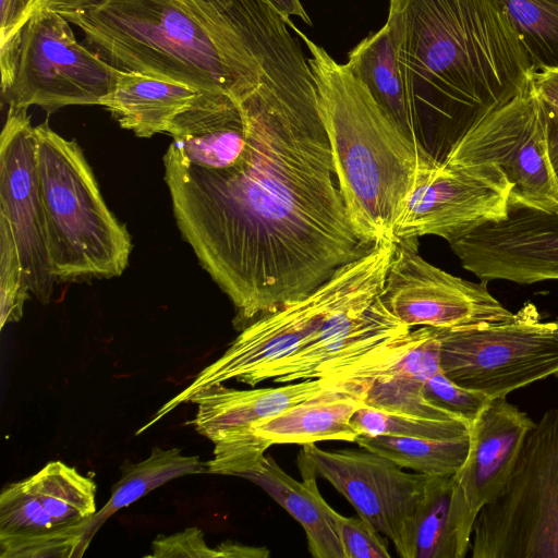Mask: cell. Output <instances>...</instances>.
<instances>
[{
    "instance_id": "2e32d148",
    "label": "cell",
    "mask_w": 558,
    "mask_h": 558,
    "mask_svg": "<svg viewBox=\"0 0 558 558\" xmlns=\"http://www.w3.org/2000/svg\"><path fill=\"white\" fill-rule=\"evenodd\" d=\"M0 215L12 229L25 279L38 301H50L54 277L39 194L36 140L27 109L9 108L0 137Z\"/></svg>"
},
{
    "instance_id": "8d00e7d4",
    "label": "cell",
    "mask_w": 558,
    "mask_h": 558,
    "mask_svg": "<svg viewBox=\"0 0 558 558\" xmlns=\"http://www.w3.org/2000/svg\"><path fill=\"white\" fill-rule=\"evenodd\" d=\"M216 549L219 557L223 558H263L269 556V551L265 547L246 546L231 541L220 543Z\"/></svg>"
},
{
    "instance_id": "83f0119b",
    "label": "cell",
    "mask_w": 558,
    "mask_h": 558,
    "mask_svg": "<svg viewBox=\"0 0 558 558\" xmlns=\"http://www.w3.org/2000/svg\"><path fill=\"white\" fill-rule=\"evenodd\" d=\"M205 471L207 464L198 456H185L180 448L154 447L147 459L123 468L121 478L113 485L108 502L96 512L95 520L101 524L119 509L130 506L165 483Z\"/></svg>"
},
{
    "instance_id": "7a4b0ae2",
    "label": "cell",
    "mask_w": 558,
    "mask_h": 558,
    "mask_svg": "<svg viewBox=\"0 0 558 558\" xmlns=\"http://www.w3.org/2000/svg\"><path fill=\"white\" fill-rule=\"evenodd\" d=\"M119 70L241 102L316 88L308 60L267 0H39Z\"/></svg>"
},
{
    "instance_id": "f546056e",
    "label": "cell",
    "mask_w": 558,
    "mask_h": 558,
    "mask_svg": "<svg viewBox=\"0 0 558 558\" xmlns=\"http://www.w3.org/2000/svg\"><path fill=\"white\" fill-rule=\"evenodd\" d=\"M360 435L421 437L434 439L459 438L469 435V425L458 418H426L388 412L363 404L351 417Z\"/></svg>"
},
{
    "instance_id": "f35d334b",
    "label": "cell",
    "mask_w": 558,
    "mask_h": 558,
    "mask_svg": "<svg viewBox=\"0 0 558 558\" xmlns=\"http://www.w3.org/2000/svg\"><path fill=\"white\" fill-rule=\"evenodd\" d=\"M550 162L558 180V117L545 109Z\"/></svg>"
},
{
    "instance_id": "484cf974",
    "label": "cell",
    "mask_w": 558,
    "mask_h": 558,
    "mask_svg": "<svg viewBox=\"0 0 558 558\" xmlns=\"http://www.w3.org/2000/svg\"><path fill=\"white\" fill-rule=\"evenodd\" d=\"M375 101L409 140V114L395 40L386 23L354 47L345 63Z\"/></svg>"
},
{
    "instance_id": "277c9868",
    "label": "cell",
    "mask_w": 558,
    "mask_h": 558,
    "mask_svg": "<svg viewBox=\"0 0 558 558\" xmlns=\"http://www.w3.org/2000/svg\"><path fill=\"white\" fill-rule=\"evenodd\" d=\"M311 57L320 117L348 217L367 245L395 241L396 223L423 158L347 64L336 62L292 23Z\"/></svg>"
},
{
    "instance_id": "4fadbf2b",
    "label": "cell",
    "mask_w": 558,
    "mask_h": 558,
    "mask_svg": "<svg viewBox=\"0 0 558 558\" xmlns=\"http://www.w3.org/2000/svg\"><path fill=\"white\" fill-rule=\"evenodd\" d=\"M511 184L492 163L429 162L420 168L395 240L436 235L448 243L509 217Z\"/></svg>"
},
{
    "instance_id": "d6986e66",
    "label": "cell",
    "mask_w": 558,
    "mask_h": 558,
    "mask_svg": "<svg viewBox=\"0 0 558 558\" xmlns=\"http://www.w3.org/2000/svg\"><path fill=\"white\" fill-rule=\"evenodd\" d=\"M337 384L333 378L319 377L280 387L239 390L219 383L201 388L185 402L197 405L193 421L197 433L216 444L246 432L254 422L275 416Z\"/></svg>"
},
{
    "instance_id": "e575fe53",
    "label": "cell",
    "mask_w": 558,
    "mask_h": 558,
    "mask_svg": "<svg viewBox=\"0 0 558 558\" xmlns=\"http://www.w3.org/2000/svg\"><path fill=\"white\" fill-rule=\"evenodd\" d=\"M39 0H0V44L21 38Z\"/></svg>"
},
{
    "instance_id": "cb8c5ba5",
    "label": "cell",
    "mask_w": 558,
    "mask_h": 558,
    "mask_svg": "<svg viewBox=\"0 0 558 558\" xmlns=\"http://www.w3.org/2000/svg\"><path fill=\"white\" fill-rule=\"evenodd\" d=\"M476 513L452 475H427L421 498L415 558H463Z\"/></svg>"
},
{
    "instance_id": "1f68e13d",
    "label": "cell",
    "mask_w": 558,
    "mask_h": 558,
    "mask_svg": "<svg viewBox=\"0 0 558 558\" xmlns=\"http://www.w3.org/2000/svg\"><path fill=\"white\" fill-rule=\"evenodd\" d=\"M423 392L428 402L465 422L469 427L490 400L483 392L456 384L442 371L424 383Z\"/></svg>"
},
{
    "instance_id": "6da1fadb",
    "label": "cell",
    "mask_w": 558,
    "mask_h": 558,
    "mask_svg": "<svg viewBox=\"0 0 558 558\" xmlns=\"http://www.w3.org/2000/svg\"><path fill=\"white\" fill-rule=\"evenodd\" d=\"M240 105L247 135L225 167L189 165L170 147L163 165L180 232L233 303L241 330L372 246L348 217L318 95L264 90Z\"/></svg>"
},
{
    "instance_id": "ba28073f",
    "label": "cell",
    "mask_w": 558,
    "mask_h": 558,
    "mask_svg": "<svg viewBox=\"0 0 558 558\" xmlns=\"http://www.w3.org/2000/svg\"><path fill=\"white\" fill-rule=\"evenodd\" d=\"M435 330L442 373L490 399L558 372V318L543 320L532 302L505 322Z\"/></svg>"
},
{
    "instance_id": "ffe728a7",
    "label": "cell",
    "mask_w": 558,
    "mask_h": 558,
    "mask_svg": "<svg viewBox=\"0 0 558 558\" xmlns=\"http://www.w3.org/2000/svg\"><path fill=\"white\" fill-rule=\"evenodd\" d=\"M240 102L225 94L199 93L171 122L170 148L186 163L219 169L231 159L246 136Z\"/></svg>"
},
{
    "instance_id": "5b68a950",
    "label": "cell",
    "mask_w": 558,
    "mask_h": 558,
    "mask_svg": "<svg viewBox=\"0 0 558 558\" xmlns=\"http://www.w3.org/2000/svg\"><path fill=\"white\" fill-rule=\"evenodd\" d=\"M39 194L51 269L57 280L121 276L130 234L107 207L75 141L45 121L34 126Z\"/></svg>"
},
{
    "instance_id": "4dcf8cb0",
    "label": "cell",
    "mask_w": 558,
    "mask_h": 558,
    "mask_svg": "<svg viewBox=\"0 0 558 558\" xmlns=\"http://www.w3.org/2000/svg\"><path fill=\"white\" fill-rule=\"evenodd\" d=\"M28 286L8 219L0 215V327L23 316Z\"/></svg>"
},
{
    "instance_id": "ac0fdd59",
    "label": "cell",
    "mask_w": 558,
    "mask_h": 558,
    "mask_svg": "<svg viewBox=\"0 0 558 558\" xmlns=\"http://www.w3.org/2000/svg\"><path fill=\"white\" fill-rule=\"evenodd\" d=\"M534 422L507 401L490 399L469 429V451L454 474L476 513L506 486Z\"/></svg>"
},
{
    "instance_id": "7402d4cb",
    "label": "cell",
    "mask_w": 558,
    "mask_h": 558,
    "mask_svg": "<svg viewBox=\"0 0 558 558\" xmlns=\"http://www.w3.org/2000/svg\"><path fill=\"white\" fill-rule=\"evenodd\" d=\"M201 92L181 83L119 70L111 92L100 106L120 126L138 137L167 132L172 120L185 110Z\"/></svg>"
},
{
    "instance_id": "44dd1931",
    "label": "cell",
    "mask_w": 558,
    "mask_h": 558,
    "mask_svg": "<svg viewBox=\"0 0 558 558\" xmlns=\"http://www.w3.org/2000/svg\"><path fill=\"white\" fill-rule=\"evenodd\" d=\"M303 481L299 482L286 473L275 459L264 456L244 477L265 490L286 509L304 529L308 550L315 558H345L339 523L341 514L322 497L316 473L299 463Z\"/></svg>"
},
{
    "instance_id": "9c48e42d",
    "label": "cell",
    "mask_w": 558,
    "mask_h": 558,
    "mask_svg": "<svg viewBox=\"0 0 558 558\" xmlns=\"http://www.w3.org/2000/svg\"><path fill=\"white\" fill-rule=\"evenodd\" d=\"M96 484L50 461L0 494V557H81L97 530Z\"/></svg>"
},
{
    "instance_id": "603a6c76",
    "label": "cell",
    "mask_w": 558,
    "mask_h": 558,
    "mask_svg": "<svg viewBox=\"0 0 558 558\" xmlns=\"http://www.w3.org/2000/svg\"><path fill=\"white\" fill-rule=\"evenodd\" d=\"M337 380V379H336ZM338 384L320 395L298 403L269 418L252 424V429L271 445H306L319 440L355 441L357 430L351 417L364 402Z\"/></svg>"
},
{
    "instance_id": "d590c367",
    "label": "cell",
    "mask_w": 558,
    "mask_h": 558,
    "mask_svg": "<svg viewBox=\"0 0 558 558\" xmlns=\"http://www.w3.org/2000/svg\"><path fill=\"white\" fill-rule=\"evenodd\" d=\"M531 85L544 108L558 117V69L534 71Z\"/></svg>"
},
{
    "instance_id": "d4e9b609",
    "label": "cell",
    "mask_w": 558,
    "mask_h": 558,
    "mask_svg": "<svg viewBox=\"0 0 558 558\" xmlns=\"http://www.w3.org/2000/svg\"><path fill=\"white\" fill-rule=\"evenodd\" d=\"M439 371L440 342L436 330L434 327L422 326L371 351L329 378L352 385L385 378L424 384Z\"/></svg>"
},
{
    "instance_id": "ab89813d",
    "label": "cell",
    "mask_w": 558,
    "mask_h": 558,
    "mask_svg": "<svg viewBox=\"0 0 558 558\" xmlns=\"http://www.w3.org/2000/svg\"><path fill=\"white\" fill-rule=\"evenodd\" d=\"M556 376L558 377V372L556 373Z\"/></svg>"
},
{
    "instance_id": "836d02e7",
    "label": "cell",
    "mask_w": 558,
    "mask_h": 558,
    "mask_svg": "<svg viewBox=\"0 0 558 558\" xmlns=\"http://www.w3.org/2000/svg\"><path fill=\"white\" fill-rule=\"evenodd\" d=\"M153 554L145 557H189V558H218L216 548L207 546L203 532L197 527L163 536H158L151 544Z\"/></svg>"
},
{
    "instance_id": "8fae6325",
    "label": "cell",
    "mask_w": 558,
    "mask_h": 558,
    "mask_svg": "<svg viewBox=\"0 0 558 558\" xmlns=\"http://www.w3.org/2000/svg\"><path fill=\"white\" fill-rule=\"evenodd\" d=\"M444 162L495 165L511 184L510 210L558 214V180L549 157L546 112L531 83L472 129Z\"/></svg>"
},
{
    "instance_id": "4316f807",
    "label": "cell",
    "mask_w": 558,
    "mask_h": 558,
    "mask_svg": "<svg viewBox=\"0 0 558 558\" xmlns=\"http://www.w3.org/2000/svg\"><path fill=\"white\" fill-rule=\"evenodd\" d=\"M355 442L401 468L425 475H452L466 459L470 439L469 435L449 439L360 435Z\"/></svg>"
},
{
    "instance_id": "8992f818",
    "label": "cell",
    "mask_w": 558,
    "mask_h": 558,
    "mask_svg": "<svg viewBox=\"0 0 558 558\" xmlns=\"http://www.w3.org/2000/svg\"><path fill=\"white\" fill-rule=\"evenodd\" d=\"M473 558H558V408L529 432L501 493L478 511Z\"/></svg>"
},
{
    "instance_id": "5bb4252c",
    "label": "cell",
    "mask_w": 558,
    "mask_h": 558,
    "mask_svg": "<svg viewBox=\"0 0 558 558\" xmlns=\"http://www.w3.org/2000/svg\"><path fill=\"white\" fill-rule=\"evenodd\" d=\"M388 268L378 270L343 300L305 345L259 369L245 384L254 387L267 379L287 384L329 377L407 335L411 328L381 299Z\"/></svg>"
},
{
    "instance_id": "f1b7e54d",
    "label": "cell",
    "mask_w": 558,
    "mask_h": 558,
    "mask_svg": "<svg viewBox=\"0 0 558 558\" xmlns=\"http://www.w3.org/2000/svg\"><path fill=\"white\" fill-rule=\"evenodd\" d=\"M511 22L535 71L558 69V0H494Z\"/></svg>"
},
{
    "instance_id": "d6a6232c",
    "label": "cell",
    "mask_w": 558,
    "mask_h": 558,
    "mask_svg": "<svg viewBox=\"0 0 558 558\" xmlns=\"http://www.w3.org/2000/svg\"><path fill=\"white\" fill-rule=\"evenodd\" d=\"M339 532L345 558L390 557L387 544L379 532L360 515H341Z\"/></svg>"
},
{
    "instance_id": "e0dca14e",
    "label": "cell",
    "mask_w": 558,
    "mask_h": 558,
    "mask_svg": "<svg viewBox=\"0 0 558 558\" xmlns=\"http://www.w3.org/2000/svg\"><path fill=\"white\" fill-rule=\"evenodd\" d=\"M449 245L462 267L482 281L531 284L558 280V214L512 209Z\"/></svg>"
},
{
    "instance_id": "7c38bea8",
    "label": "cell",
    "mask_w": 558,
    "mask_h": 558,
    "mask_svg": "<svg viewBox=\"0 0 558 558\" xmlns=\"http://www.w3.org/2000/svg\"><path fill=\"white\" fill-rule=\"evenodd\" d=\"M298 463L327 480L393 544L402 558H415L417 514L427 475L408 473L392 460L353 449L324 450L303 445Z\"/></svg>"
},
{
    "instance_id": "30bf717a",
    "label": "cell",
    "mask_w": 558,
    "mask_h": 558,
    "mask_svg": "<svg viewBox=\"0 0 558 558\" xmlns=\"http://www.w3.org/2000/svg\"><path fill=\"white\" fill-rule=\"evenodd\" d=\"M70 25L40 2L34 9L22 32L13 85L2 95L9 108L100 106L111 92L119 69L81 44Z\"/></svg>"
},
{
    "instance_id": "74e56055",
    "label": "cell",
    "mask_w": 558,
    "mask_h": 558,
    "mask_svg": "<svg viewBox=\"0 0 558 558\" xmlns=\"http://www.w3.org/2000/svg\"><path fill=\"white\" fill-rule=\"evenodd\" d=\"M284 19L288 25L292 24L290 16L301 17L306 24L312 21L305 12L300 0H267Z\"/></svg>"
},
{
    "instance_id": "3957f363",
    "label": "cell",
    "mask_w": 558,
    "mask_h": 558,
    "mask_svg": "<svg viewBox=\"0 0 558 558\" xmlns=\"http://www.w3.org/2000/svg\"><path fill=\"white\" fill-rule=\"evenodd\" d=\"M409 141L444 162L488 114L520 95L534 66L494 0H390Z\"/></svg>"
},
{
    "instance_id": "52a82bcc",
    "label": "cell",
    "mask_w": 558,
    "mask_h": 558,
    "mask_svg": "<svg viewBox=\"0 0 558 558\" xmlns=\"http://www.w3.org/2000/svg\"><path fill=\"white\" fill-rule=\"evenodd\" d=\"M393 251L392 241L375 244L365 255L339 268L308 295L251 322L218 360L201 371L136 434L163 418L201 388L230 379L245 384L259 369L305 345L343 300L390 264Z\"/></svg>"
},
{
    "instance_id": "9a60e30c",
    "label": "cell",
    "mask_w": 558,
    "mask_h": 558,
    "mask_svg": "<svg viewBox=\"0 0 558 558\" xmlns=\"http://www.w3.org/2000/svg\"><path fill=\"white\" fill-rule=\"evenodd\" d=\"M453 276L425 260L417 238L395 240L381 299L389 311L412 327L457 328L510 319L487 289Z\"/></svg>"
}]
</instances>
